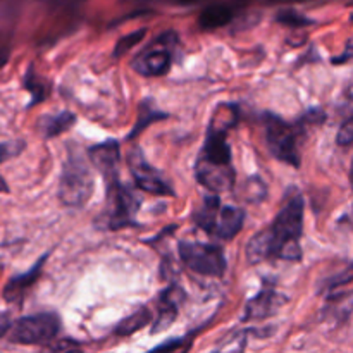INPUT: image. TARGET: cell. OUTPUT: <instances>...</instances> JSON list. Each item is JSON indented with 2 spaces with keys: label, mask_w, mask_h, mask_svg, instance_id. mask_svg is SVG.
Returning a JSON list of instances; mask_svg holds the SVG:
<instances>
[{
  "label": "cell",
  "mask_w": 353,
  "mask_h": 353,
  "mask_svg": "<svg viewBox=\"0 0 353 353\" xmlns=\"http://www.w3.org/2000/svg\"><path fill=\"white\" fill-rule=\"evenodd\" d=\"M47 257L48 254H45L30 271H26L24 274L14 276V278H10L9 281H7L6 288H3L2 292L3 300H6L7 303H17V305H21V303L24 302V296L28 295V292L33 288L37 279L40 278L41 269H43V264L47 262Z\"/></svg>",
  "instance_id": "5bb4252c"
},
{
  "label": "cell",
  "mask_w": 353,
  "mask_h": 353,
  "mask_svg": "<svg viewBox=\"0 0 353 353\" xmlns=\"http://www.w3.org/2000/svg\"><path fill=\"white\" fill-rule=\"evenodd\" d=\"M10 326H12V321H10L9 312H0V338L6 336L9 333Z\"/></svg>",
  "instance_id": "d4e9b609"
},
{
  "label": "cell",
  "mask_w": 353,
  "mask_h": 353,
  "mask_svg": "<svg viewBox=\"0 0 353 353\" xmlns=\"http://www.w3.org/2000/svg\"><path fill=\"white\" fill-rule=\"evenodd\" d=\"M93 193V174L88 161L79 145L69 141L65 159L62 162L61 179H59L57 195L62 205L79 209L85 207Z\"/></svg>",
  "instance_id": "277c9868"
},
{
  "label": "cell",
  "mask_w": 353,
  "mask_h": 353,
  "mask_svg": "<svg viewBox=\"0 0 353 353\" xmlns=\"http://www.w3.org/2000/svg\"><path fill=\"white\" fill-rule=\"evenodd\" d=\"M0 193H9V186H7L6 179L0 176Z\"/></svg>",
  "instance_id": "f1b7e54d"
},
{
  "label": "cell",
  "mask_w": 353,
  "mask_h": 353,
  "mask_svg": "<svg viewBox=\"0 0 353 353\" xmlns=\"http://www.w3.org/2000/svg\"><path fill=\"white\" fill-rule=\"evenodd\" d=\"M128 165L133 174L134 185L143 192L157 196H174V190L171 188L168 181L162 178L161 172L145 159L143 152L138 147H133L128 155Z\"/></svg>",
  "instance_id": "30bf717a"
},
{
  "label": "cell",
  "mask_w": 353,
  "mask_h": 353,
  "mask_svg": "<svg viewBox=\"0 0 353 353\" xmlns=\"http://www.w3.org/2000/svg\"><path fill=\"white\" fill-rule=\"evenodd\" d=\"M276 21L290 28H307L316 23V21L307 17L305 14L299 12L296 9H281L276 14Z\"/></svg>",
  "instance_id": "ffe728a7"
},
{
  "label": "cell",
  "mask_w": 353,
  "mask_h": 353,
  "mask_svg": "<svg viewBox=\"0 0 353 353\" xmlns=\"http://www.w3.org/2000/svg\"><path fill=\"white\" fill-rule=\"evenodd\" d=\"M24 88L31 93L30 107L48 97V83L33 71V65H30V69L24 74Z\"/></svg>",
  "instance_id": "d6986e66"
},
{
  "label": "cell",
  "mask_w": 353,
  "mask_h": 353,
  "mask_svg": "<svg viewBox=\"0 0 353 353\" xmlns=\"http://www.w3.org/2000/svg\"><path fill=\"white\" fill-rule=\"evenodd\" d=\"M193 221L205 233L230 241L241 231L245 223V210L236 205H223L217 193L203 196V202L193 214Z\"/></svg>",
  "instance_id": "5b68a950"
},
{
  "label": "cell",
  "mask_w": 353,
  "mask_h": 353,
  "mask_svg": "<svg viewBox=\"0 0 353 353\" xmlns=\"http://www.w3.org/2000/svg\"><path fill=\"white\" fill-rule=\"evenodd\" d=\"M176 2H179V3H185V6H186V3H195L196 0H176Z\"/></svg>",
  "instance_id": "4dcf8cb0"
},
{
  "label": "cell",
  "mask_w": 353,
  "mask_h": 353,
  "mask_svg": "<svg viewBox=\"0 0 353 353\" xmlns=\"http://www.w3.org/2000/svg\"><path fill=\"white\" fill-rule=\"evenodd\" d=\"M145 34H147V30H145V28H140V30L133 31V33L126 34V37H123L121 40H117L116 47H114V57H123L124 54L133 50V48L143 40Z\"/></svg>",
  "instance_id": "44dd1931"
},
{
  "label": "cell",
  "mask_w": 353,
  "mask_h": 353,
  "mask_svg": "<svg viewBox=\"0 0 353 353\" xmlns=\"http://www.w3.org/2000/svg\"><path fill=\"white\" fill-rule=\"evenodd\" d=\"M179 259L188 269L209 278H221L228 268L223 247L216 243L181 241Z\"/></svg>",
  "instance_id": "9c48e42d"
},
{
  "label": "cell",
  "mask_w": 353,
  "mask_h": 353,
  "mask_svg": "<svg viewBox=\"0 0 353 353\" xmlns=\"http://www.w3.org/2000/svg\"><path fill=\"white\" fill-rule=\"evenodd\" d=\"M303 216H305L303 196L292 190L271 226L248 240L247 261L250 264H259L271 259H283V261L292 262L300 261L302 259L300 240L303 233Z\"/></svg>",
  "instance_id": "6da1fadb"
},
{
  "label": "cell",
  "mask_w": 353,
  "mask_h": 353,
  "mask_svg": "<svg viewBox=\"0 0 353 353\" xmlns=\"http://www.w3.org/2000/svg\"><path fill=\"white\" fill-rule=\"evenodd\" d=\"M7 59H9V52L3 50V48H0V68H2V65L6 64Z\"/></svg>",
  "instance_id": "83f0119b"
},
{
  "label": "cell",
  "mask_w": 353,
  "mask_h": 353,
  "mask_svg": "<svg viewBox=\"0 0 353 353\" xmlns=\"http://www.w3.org/2000/svg\"><path fill=\"white\" fill-rule=\"evenodd\" d=\"M88 157L93 168L103 176L105 183L119 179L121 147L119 141L105 140L95 147L88 148Z\"/></svg>",
  "instance_id": "8fae6325"
},
{
  "label": "cell",
  "mask_w": 353,
  "mask_h": 353,
  "mask_svg": "<svg viewBox=\"0 0 353 353\" xmlns=\"http://www.w3.org/2000/svg\"><path fill=\"white\" fill-rule=\"evenodd\" d=\"M76 124V116L69 110L59 114H45L38 119V131L43 134L45 140L61 137L64 131L71 130Z\"/></svg>",
  "instance_id": "2e32d148"
},
{
  "label": "cell",
  "mask_w": 353,
  "mask_h": 353,
  "mask_svg": "<svg viewBox=\"0 0 353 353\" xmlns=\"http://www.w3.org/2000/svg\"><path fill=\"white\" fill-rule=\"evenodd\" d=\"M286 302V296L276 292L272 286H264L254 299H250L245 305L243 323H250V321H262L268 317L274 316L283 303Z\"/></svg>",
  "instance_id": "7c38bea8"
},
{
  "label": "cell",
  "mask_w": 353,
  "mask_h": 353,
  "mask_svg": "<svg viewBox=\"0 0 353 353\" xmlns=\"http://www.w3.org/2000/svg\"><path fill=\"white\" fill-rule=\"evenodd\" d=\"M236 123V114H231L226 123L221 124L216 117L207 130L205 141L196 157V181L212 193H224L233 190L236 172L231 155V145L228 143V133Z\"/></svg>",
  "instance_id": "7a4b0ae2"
},
{
  "label": "cell",
  "mask_w": 353,
  "mask_h": 353,
  "mask_svg": "<svg viewBox=\"0 0 353 353\" xmlns=\"http://www.w3.org/2000/svg\"><path fill=\"white\" fill-rule=\"evenodd\" d=\"M236 16V9L230 3H212L205 7L199 17V24L202 30L212 31L228 26Z\"/></svg>",
  "instance_id": "9a60e30c"
},
{
  "label": "cell",
  "mask_w": 353,
  "mask_h": 353,
  "mask_svg": "<svg viewBox=\"0 0 353 353\" xmlns=\"http://www.w3.org/2000/svg\"><path fill=\"white\" fill-rule=\"evenodd\" d=\"M353 141V119L352 117H347L341 124L340 131H338V137H336V143L340 147H350Z\"/></svg>",
  "instance_id": "cb8c5ba5"
},
{
  "label": "cell",
  "mask_w": 353,
  "mask_h": 353,
  "mask_svg": "<svg viewBox=\"0 0 353 353\" xmlns=\"http://www.w3.org/2000/svg\"><path fill=\"white\" fill-rule=\"evenodd\" d=\"M265 193H268V190H265V185L261 181V178H250L245 183V190L241 192V196H245V199L254 203L264 199Z\"/></svg>",
  "instance_id": "7402d4cb"
},
{
  "label": "cell",
  "mask_w": 353,
  "mask_h": 353,
  "mask_svg": "<svg viewBox=\"0 0 353 353\" xmlns=\"http://www.w3.org/2000/svg\"><path fill=\"white\" fill-rule=\"evenodd\" d=\"M24 147H26L24 141H6V143H0V164L3 161H9V159L19 155L24 150Z\"/></svg>",
  "instance_id": "603a6c76"
},
{
  "label": "cell",
  "mask_w": 353,
  "mask_h": 353,
  "mask_svg": "<svg viewBox=\"0 0 353 353\" xmlns=\"http://www.w3.org/2000/svg\"><path fill=\"white\" fill-rule=\"evenodd\" d=\"M350 59H352V41L348 40V41H347V48H345V52L340 55V57H334V59H333V64H334V65L343 64V62L350 61Z\"/></svg>",
  "instance_id": "484cf974"
},
{
  "label": "cell",
  "mask_w": 353,
  "mask_h": 353,
  "mask_svg": "<svg viewBox=\"0 0 353 353\" xmlns=\"http://www.w3.org/2000/svg\"><path fill=\"white\" fill-rule=\"evenodd\" d=\"M176 43H178V38H176L174 31H165V33L159 34L143 50L134 55L131 68L138 74L147 76V78L168 74L172 68Z\"/></svg>",
  "instance_id": "52a82bcc"
},
{
  "label": "cell",
  "mask_w": 353,
  "mask_h": 353,
  "mask_svg": "<svg viewBox=\"0 0 353 353\" xmlns=\"http://www.w3.org/2000/svg\"><path fill=\"white\" fill-rule=\"evenodd\" d=\"M78 347V343H74V341H71V340H65V341H61V343H57V345H47V347L45 348H48V350H69V348H76Z\"/></svg>",
  "instance_id": "4316f807"
},
{
  "label": "cell",
  "mask_w": 353,
  "mask_h": 353,
  "mask_svg": "<svg viewBox=\"0 0 353 353\" xmlns=\"http://www.w3.org/2000/svg\"><path fill=\"white\" fill-rule=\"evenodd\" d=\"M152 321V314L147 307H140L138 310H134L133 314L124 317L119 324L116 326L114 333L117 334L119 338H126L131 336V334L138 333V331L143 330L148 323Z\"/></svg>",
  "instance_id": "e0dca14e"
},
{
  "label": "cell",
  "mask_w": 353,
  "mask_h": 353,
  "mask_svg": "<svg viewBox=\"0 0 353 353\" xmlns=\"http://www.w3.org/2000/svg\"><path fill=\"white\" fill-rule=\"evenodd\" d=\"M183 299H185V293L178 286H169L159 296V310L157 317L154 321V327H152V333L157 334L162 331L168 330L172 323L176 321L179 312V305H181Z\"/></svg>",
  "instance_id": "4fadbf2b"
},
{
  "label": "cell",
  "mask_w": 353,
  "mask_h": 353,
  "mask_svg": "<svg viewBox=\"0 0 353 353\" xmlns=\"http://www.w3.org/2000/svg\"><path fill=\"white\" fill-rule=\"evenodd\" d=\"M141 200L128 186L121 185L119 179L107 183V210L105 226L109 230H123L126 226H138L134 221L140 210Z\"/></svg>",
  "instance_id": "ba28073f"
},
{
  "label": "cell",
  "mask_w": 353,
  "mask_h": 353,
  "mask_svg": "<svg viewBox=\"0 0 353 353\" xmlns=\"http://www.w3.org/2000/svg\"><path fill=\"white\" fill-rule=\"evenodd\" d=\"M165 117H168V114H164L162 110L155 109L154 103H152V100H145V102L140 105V114H138L137 124L133 126L131 133L128 134V138H130V140L131 138H137L138 134L145 130V128L150 126L152 123H157V121L165 119Z\"/></svg>",
  "instance_id": "ac0fdd59"
},
{
  "label": "cell",
  "mask_w": 353,
  "mask_h": 353,
  "mask_svg": "<svg viewBox=\"0 0 353 353\" xmlns=\"http://www.w3.org/2000/svg\"><path fill=\"white\" fill-rule=\"evenodd\" d=\"M324 119L326 114L321 109L309 110L295 123H288L274 114H265L264 126L269 152L278 161L290 164L292 168H300V141L305 137L307 128L324 123Z\"/></svg>",
  "instance_id": "3957f363"
},
{
  "label": "cell",
  "mask_w": 353,
  "mask_h": 353,
  "mask_svg": "<svg viewBox=\"0 0 353 353\" xmlns=\"http://www.w3.org/2000/svg\"><path fill=\"white\" fill-rule=\"evenodd\" d=\"M272 2H305V0H272Z\"/></svg>",
  "instance_id": "f546056e"
},
{
  "label": "cell",
  "mask_w": 353,
  "mask_h": 353,
  "mask_svg": "<svg viewBox=\"0 0 353 353\" xmlns=\"http://www.w3.org/2000/svg\"><path fill=\"white\" fill-rule=\"evenodd\" d=\"M9 341L16 345H37V347H47L61 331V317L54 312L33 314L17 319L10 326Z\"/></svg>",
  "instance_id": "8992f818"
}]
</instances>
